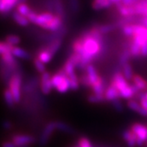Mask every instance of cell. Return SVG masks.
<instances>
[{
	"label": "cell",
	"instance_id": "6da1fadb",
	"mask_svg": "<svg viewBox=\"0 0 147 147\" xmlns=\"http://www.w3.org/2000/svg\"><path fill=\"white\" fill-rule=\"evenodd\" d=\"M103 38L96 27L85 32L77 38L72 44L73 53L81 58V69H85L91 61L99 56L103 50Z\"/></svg>",
	"mask_w": 147,
	"mask_h": 147
},
{
	"label": "cell",
	"instance_id": "7a4b0ae2",
	"mask_svg": "<svg viewBox=\"0 0 147 147\" xmlns=\"http://www.w3.org/2000/svg\"><path fill=\"white\" fill-rule=\"evenodd\" d=\"M27 18L30 22L53 33L60 31L64 28L63 18L50 11L37 13L32 11Z\"/></svg>",
	"mask_w": 147,
	"mask_h": 147
},
{
	"label": "cell",
	"instance_id": "3957f363",
	"mask_svg": "<svg viewBox=\"0 0 147 147\" xmlns=\"http://www.w3.org/2000/svg\"><path fill=\"white\" fill-rule=\"evenodd\" d=\"M110 84L119 92L121 98L131 100L136 96V93L131 87V84L127 83V80L125 79L122 72H116L113 74Z\"/></svg>",
	"mask_w": 147,
	"mask_h": 147
},
{
	"label": "cell",
	"instance_id": "277c9868",
	"mask_svg": "<svg viewBox=\"0 0 147 147\" xmlns=\"http://www.w3.org/2000/svg\"><path fill=\"white\" fill-rule=\"evenodd\" d=\"M52 84L53 88H55L60 93H65L69 90L71 89L69 79L63 68L61 69L52 76Z\"/></svg>",
	"mask_w": 147,
	"mask_h": 147
},
{
	"label": "cell",
	"instance_id": "5b68a950",
	"mask_svg": "<svg viewBox=\"0 0 147 147\" xmlns=\"http://www.w3.org/2000/svg\"><path fill=\"white\" fill-rule=\"evenodd\" d=\"M21 75L19 71L14 74L8 82V88L12 93L16 103H19L21 98Z\"/></svg>",
	"mask_w": 147,
	"mask_h": 147
},
{
	"label": "cell",
	"instance_id": "8992f818",
	"mask_svg": "<svg viewBox=\"0 0 147 147\" xmlns=\"http://www.w3.org/2000/svg\"><path fill=\"white\" fill-rule=\"evenodd\" d=\"M11 141L17 147H30L35 142V137L28 134H15L11 136Z\"/></svg>",
	"mask_w": 147,
	"mask_h": 147
},
{
	"label": "cell",
	"instance_id": "52a82bcc",
	"mask_svg": "<svg viewBox=\"0 0 147 147\" xmlns=\"http://www.w3.org/2000/svg\"><path fill=\"white\" fill-rule=\"evenodd\" d=\"M131 131L137 137V145L142 146L144 142L147 141V127L142 123H133L130 127Z\"/></svg>",
	"mask_w": 147,
	"mask_h": 147
},
{
	"label": "cell",
	"instance_id": "ba28073f",
	"mask_svg": "<svg viewBox=\"0 0 147 147\" xmlns=\"http://www.w3.org/2000/svg\"><path fill=\"white\" fill-rule=\"evenodd\" d=\"M55 130H57L55 121H51L45 125V127L42 129V133H41L40 137H39V141H38L39 145L41 146H45L47 145V142H49V140H50V138H51Z\"/></svg>",
	"mask_w": 147,
	"mask_h": 147
},
{
	"label": "cell",
	"instance_id": "9c48e42d",
	"mask_svg": "<svg viewBox=\"0 0 147 147\" xmlns=\"http://www.w3.org/2000/svg\"><path fill=\"white\" fill-rule=\"evenodd\" d=\"M52 76L49 72H44L41 74L40 77V89L42 94H49L53 90V84H52Z\"/></svg>",
	"mask_w": 147,
	"mask_h": 147
},
{
	"label": "cell",
	"instance_id": "30bf717a",
	"mask_svg": "<svg viewBox=\"0 0 147 147\" xmlns=\"http://www.w3.org/2000/svg\"><path fill=\"white\" fill-rule=\"evenodd\" d=\"M20 4V0H1L0 11L3 14L7 13L12 10L15 7Z\"/></svg>",
	"mask_w": 147,
	"mask_h": 147
},
{
	"label": "cell",
	"instance_id": "8fae6325",
	"mask_svg": "<svg viewBox=\"0 0 147 147\" xmlns=\"http://www.w3.org/2000/svg\"><path fill=\"white\" fill-rule=\"evenodd\" d=\"M117 9L119 13L123 17H130L133 15H136V11L134 6H126L121 4L120 3H117Z\"/></svg>",
	"mask_w": 147,
	"mask_h": 147
},
{
	"label": "cell",
	"instance_id": "7c38bea8",
	"mask_svg": "<svg viewBox=\"0 0 147 147\" xmlns=\"http://www.w3.org/2000/svg\"><path fill=\"white\" fill-rule=\"evenodd\" d=\"M85 70H86V74H87V75L88 76V79H89L90 82H91V84H92V85L96 84V83L100 79V76L98 74V73H97L96 69L95 68L94 65H92V64H89V65L86 67Z\"/></svg>",
	"mask_w": 147,
	"mask_h": 147
},
{
	"label": "cell",
	"instance_id": "4fadbf2b",
	"mask_svg": "<svg viewBox=\"0 0 147 147\" xmlns=\"http://www.w3.org/2000/svg\"><path fill=\"white\" fill-rule=\"evenodd\" d=\"M105 100H107V101H113L116 99H119L121 97L119 92L116 89L113 85L110 84L105 90Z\"/></svg>",
	"mask_w": 147,
	"mask_h": 147
},
{
	"label": "cell",
	"instance_id": "5bb4252c",
	"mask_svg": "<svg viewBox=\"0 0 147 147\" xmlns=\"http://www.w3.org/2000/svg\"><path fill=\"white\" fill-rule=\"evenodd\" d=\"M61 44H62V38H55L53 40H50L47 45L44 46V47L49 53H52L54 56L57 53L60 47H61Z\"/></svg>",
	"mask_w": 147,
	"mask_h": 147
},
{
	"label": "cell",
	"instance_id": "9a60e30c",
	"mask_svg": "<svg viewBox=\"0 0 147 147\" xmlns=\"http://www.w3.org/2000/svg\"><path fill=\"white\" fill-rule=\"evenodd\" d=\"M127 105V107H128L130 110L137 112V113H138V114L147 117V110H146V109H144V108L142 107V105H141L139 102H137V100H134V99L128 100Z\"/></svg>",
	"mask_w": 147,
	"mask_h": 147
},
{
	"label": "cell",
	"instance_id": "2e32d148",
	"mask_svg": "<svg viewBox=\"0 0 147 147\" xmlns=\"http://www.w3.org/2000/svg\"><path fill=\"white\" fill-rule=\"evenodd\" d=\"M114 4L112 0H93L92 7L96 11H100L109 8Z\"/></svg>",
	"mask_w": 147,
	"mask_h": 147
},
{
	"label": "cell",
	"instance_id": "e0dca14e",
	"mask_svg": "<svg viewBox=\"0 0 147 147\" xmlns=\"http://www.w3.org/2000/svg\"><path fill=\"white\" fill-rule=\"evenodd\" d=\"M132 84H134L137 88L139 89L140 92H147V81L146 79H144L142 76L138 75V74H134L133 78H132Z\"/></svg>",
	"mask_w": 147,
	"mask_h": 147
},
{
	"label": "cell",
	"instance_id": "ac0fdd59",
	"mask_svg": "<svg viewBox=\"0 0 147 147\" xmlns=\"http://www.w3.org/2000/svg\"><path fill=\"white\" fill-rule=\"evenodd\" d=\"M106 85H105V82L103 78L100 77V79L95 84L92 85V90L93 92V93L97 95H102L105 96V92L106 90Z\"/></svg>",
	"mask_w": 147,
	"mask_h": 147
},
{
	"label": "cell",
	"instance_id": "d6986e66",
	"mask_svg": "<svg viewBox=\"0 0 147 147\" xmlns=\"http://www.w3.org/2000/svg\"><path fill=\"white\" fill-rule=\"evenodd\" d=\"M123 137L129 147H134L137 145V137L131 131V129H127L123 131Z\"/></svg>",
	"mask_w": 147,
	"mask_h": 147
},
{
	"label": "cell",
	"instance_id": "ffe728a7",
	"mask_svg": "<svg viewBox=\"0 0 147 147\" xmlns=\"http://www.w3.org/2000/svg\"><path fill=\"white\" fill-rule=\"evenodd\" d=\"M36 57L38 58L44 64H47L50 62V61L53 59V55L52 53H49L45 47H42L38 51Z\"/></svg>",
	"mask_w": 147,
	"mask_h": 147
},
{
	"label": "cell",
	"instance_id": "44dd1931",
	"mask_svg": "<svg viewBox=\"0 0 147 147\" xmlns=\"http://www.w3.org/2000/svg\"><path fill=\"white\" fill-rule=\"evenodd\" d=\"M52 6L56 15L61 16V18H65V7L61 0H53Z\"/></svg>",
	"mask_w": 147,
	"mask_h": 147
},
{
	"label": "cell",
	"instance_id": "7402d4cb",
	"mask_svg": "<svg viewBox=\"0 0 147 147\" xmlns=\"http://www.w3.org/2000/svg\"><path fill=\"white\" fill-rule=\"evenodd\" d=\"M11 53L16 58H19V59H22V60H30L31 58V56L30 53L26 50H24L23 48H21L19 47H13Z\"/></svg>",
	"mask_w": 147,
	"mask_h": 147
},
{
	"label": "cell",
	"instance_id": "603a6c76",
	"mask_svg": "<svg viewBox=\"0 0 147 147\" xmlns=\"http://www.w3.org/2000/svg\"><path fill=\"white\" fill-rule=\"evenodd\" d=\"M55 124H56V129L60 131H62L65 133H69V134H72L74 132L73 127L63 121H55Z\"/></svg>",
	"mask_w": 147,
	"mask_h": 147
},
{
	"label": "cell",
	"instance_id": "cb8c5ba5",
	"mask_svg": "<svg viewBox=\"0 0 147 147\" xmlns=\"http://www.w3.org/2000/svg\"><path fill=\"white\" fill-rule=\"evenodd\" d=\"M12 18L14 21L16 22L17 25H19L20 26H27L30 24V21L28 20L26 16H22L20 14L18 11H15L12 14Z\"/></svg>",
	"mask_w": 147,
	"mask_h": 147
},
{
	"label": "cell",
	"instance_id": "d4e9b609",
	"mask_svg": "<svg viewBox=\"0 0 147 147\" xmlns=\"http://www.w3.org/2000/svg\"><path fill=\"white\" fill-rule=\"evenodd\" d=\"M119 25L118 23H110V24H103L96 26L98 29V30L101 34H108L110 32L114 31L116 28H118Z\"/></svg>",
	"mask_w": 147,
	"mask_h": 147
},
{
	"label": "cell",
	"instance_id": "484cf974",
	"mask_svg": "<svg viewBox=\"0 0 147 147\" xmlns=\"http://www.w3.org/2000/svg\"><path fill=\"white\" fill-rule=\"evenodd\" d=\"M3 98H4L6 105L10 108H12L16 103V100L14 99V96H13L12 93L11 92L9 88H5L3 91Z\"/></svg>",
	"mask_w": 147,
	"mask_h": 147
},
{
	"label": "cell",
	"instance_id": "4316f807",
	"mask_svg": "<svg viewBox=\"0 0 147 147\" xmlns=\"http://www.w3.org/2000/svg\"><path fill=\"white\" fill-rule=\"evenodd\" d=\"M131 57V55L129 49L128 48L124 49L120 54V56H119V65L121 66H123L124 65L129 63V60H130Z\"/></svg>",
	"mask_w": 147,
	"mask_h": 147
},
{
	"label": "cell",
	"instance_id": "83f0119b",
	"mask_svg": "<svg viewBox=\"0 0 147 147\" xmlns=\"http://www.w3.org/2000/svg\"><path fill=\"white\" fill-rule=\"evenodd\" d=\"M122 73L127 80H132L134 74H133V70L130 64L127 63L124 65L123 66H122Z\"/></svg>",
	"mask_w": 147,
	"mask_h": 147
},
{
	"label": "cell",
	"instance_id": "f1b7e54d",
	"mask_svg": "<svg viewBox=\"0 0 147 147\" xmlns=\"http://www.w3.org/2000/svg\"><path fill=\"white\" fill-rule=\"evenodd\" d=\"M75 69L76 67H75L74 64L72 62V61L69 58H68L63 66V69L65 70V72L68 76H69V75L75 73Z\"/></svg>",
	"mask_w": 147,
	"mask_h": 147
},
{
	"label": "cell",
	"instance_id": "f546056e",
	"mask_svg": "<svg viewBox=\"0 0 147 147\" xmlns=\"http://www.w3.org/2000/svg\"><path fill=\"white\" fill-rule=\"evenodd\" d=\"M16 11H18L22 16H25L27 17V16H29V14L31 12L32 10L26 3H20V4L17 5V7H16Z\"/></svg>",
	"mask_w": 147,
	"mask_h": 147
},
{
	"label": "cell",
	"instance_id": "4dcf8cb0",
	"mask_svg": "<svg viewBox=\"0 0 147 147\" xmlns=\"http://www.w3.org/2000/svg\"><path fill=\"white\" fill-rule=\"evenodd\" d=\"M4 41L12 47H16V45L20 44L21 42V38L16 34H9L6 37Z\"/></svg>",
	"mask_w": 147,
	"mask_h": 147
},
{
	"label": "cell",
	"instance_id": "1f68e13d",
	"mask_svg": "<svg viewBox=\"0 0 147 147\" xmlns=\"http://www.w3.org/2000/svg\"><path fill=\"white\" fill-rule=\"evenodd\" d=\"M69 81H70V87H71V90L73 91H76V90L79 89V77L77 76L76 73L73 74L71 75L68 76Z\"/></svg>",
	"mask_w": 147,
	"mask_h": 147
},
{
	"label": "cell",
	"instance_id": "d6a6232c",
	"mask_svg": "<svg viewBox=\"0 0 147 147\" xmlns=\"http://www.w3.org/2000/svg\"><path fill=\"white\" fill-rule=\"evenodd\" d=\"M88 100L89 101L90 103L97 104V103L104 102V101L105 100V96L92 93V94L88 95Z\"/></svg>",
	"mask_w": 147,
	"mask_h": 147
},
{
	"label": "cell",
	"instance_id": "836d02e7",
	"mask_svg": "<svg viewBox=\"0 0 147 147\" xmlns=\"http://www.w3.org/2000/svg\"><path fill=\"white\" fill-rule=\"evenodd\" d=\"M135 30V24H127L122 26L123 34L127 37H132Z\"/></svg>",
	"mask_w": 147,
	"mask_h": 147
},
{
	"label": "cell",
	"instance_id": "e575fe53",
	"mask_svg": "<svg viewBox=\"0 0 147 147\" xmlns=\"http://www.w3.org/2000/svg\"><path fill=\"white\" fill-rule=\"evenodd\" d=\"M33 61H34V67H35V69H36L38 72H39L40 74L46 72V66H45V64L43 63V62H42L38 58L34 57Z\"/></svg>",
	"mask_w": 147,
	"mask_h": 147
},
{
	"label": "cell",
	"instance_id": "d590c367",
	"mask_svg": "<svg viewBox=\"0 0 147 147\" xmlns=\"http://www.w3.org/2000/svg\"><path fill=\"white\" fill-rule=\"evenodd\" d=\"M79 82L83 86L86 87V88H92V84L90 82L88 76L87 75V74H83L80 78H79Z\"/></svg>",
	"mask_w": 147,
	"mask_h": 147
},
{
	"label": "cell",
	"instance_id": "8d00e7d4",
	"mask_svg": "<svg viewBox=\"0 0 147 147\" xmlns=\"http://www.w3.org/2000/svg\"><path fill=\"white\" fill-rule=\"evenodd\" d=\"M111 102H112L113 107H114L118 112H122V111L123 110V103L121 102L119 99H116V100H113V101H111Z\"/></svg>",
	"mask_w": 147,
	"mask_h": 147
},
{
	"label": "cell",
	"instance_id": "74e56055",
	"mask_svg": "<svg viewBox=\"0 0 147 147\" xmlns=\"http://www.w3.org/2000/svg\"><path fill=\"white\" fill-rule=\"evenodd\" d=\"M69 7L71 11H73L74 12H77L79 7V0H69Z\"/></svg>",
	"mask_w": 147,
	"mask_h": 147
},
{
	"label": "cell",
	"instance_id": "f35d334b",
	"mask_svg": "<svg viewBox=\"0 0 147 147\" xmlns=\"http://www.w3.org/2000/svg\"><path fill=\"white\" fill-rule=\"evenodd\" d=\"M141 56L144 57H147V42L143 44L141 47Z\"/></svg>",
	"mask_w": 147,
	"mask_h": 147
},
{
	"label": "cell",
	"instance_id": "ab89813d",
	"mask_svg": "<svg viewBox=\"0 0 147 147\" xmlns=\"http://www.w3.org/2000/svg\"><path fill=\"white\" fill-rule=\"evenodd\" d=\"M3 128L5 130H10L12 127V124H11V123L10 121L5 120L3 122Z\"/></svg>",
	"mask_w": 147,
	"mask_h": 147
},
{
	"label": "cell",
	"instance_id": "60d3db41",
	"mask_svg": "<svg viewBox=\"0 0 147 147\" xmlns=\"http://www.w3.org/2000/svg\"><path fill=\"white\" fill-rule=\"evenodd\" d=\"M2 147H17L16 144L12 141H7V142H4L2 145Z\"/></svg>",
	"mask_w": 147,
	"mask_h": 147
},
{
	"label": "cell",
	"instance_id": "b9f144b4",
	"mask_svg": "<svg viewBox=\"0 0 147 147\" xmlns=\"http://www.w3.org/2000/svg\"><path fill=\"white\" fill-rule=\"evenodd\" d=\"M140 104L142 105V107H143L144 109H146V110H147V99L146 97L140 100Z\"/></svg>",
	"mask_w": 147,
	"mask_h": 147
},
{
	"label": "cell",
	"instance_id": "7bdbcfd3",
	"mask_svg": "<svg viewBox=\"0 0 147 147\" xmlns=\"http://www.w3.org/2000/svg\"><path fill=\"white\" fill-rule=\"evenodd\" d=\"M112 1H113L114 4H117L118 3H119V2H120V0H112Z\"/></svg>",
	"mask_w": 147,
	"mask_h": 147
},
{
	"label": "cell",
	"instance_id": "ee69618b",
	"mask_svg": "<svg viewBox=\"0 0 147 147\" xmlns=\"http://www.w3.org/2000/svg\"><path fill=\"white\" fill-rule=\"evenodd\" d=\"M146 99H147V92H146Z\"/></svg>",
	"mask_w": 147,
	"mask_h": 147
},
{
	"label": "cell",
	"instance_id": "f6af8a7d",
	"mask_svg": "<svg viewBox=\"0 0 147 147\" xmlns=\"http://www.w3.org/2000/svg\"><path fill=\"white\" fill-rule=\"evenodd\" d=\"M74 147H79V146H74Z\"/></svg>",
	"mask_w": 147,
	"mask_h": 147
},
{
	"label": "cell",
	"instance_id": "bcb514c9",
	"mask_svg": "<svg viewBox=\"0 0 147 147\" xmlns=\"http://www.w3.org/2000/svg\"><path fill=\"white\" fill-rule=\"evenodd\" d=\"M120 1H121V0H120Z\"/></svg>",
	"mask_w": 147,
	"mask_h": 147
}]
</instances>
